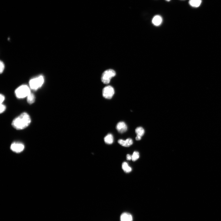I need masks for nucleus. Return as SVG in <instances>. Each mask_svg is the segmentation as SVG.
Instances as JSON below:
<instances>
[{
	"label": "nucleus",
	"mask_w": 221,
	"mask_h": 221,
	"mask_svg": "<svg viewBox=\"0 0 221 221\" xmlns=\"http://www.w3.org/2000/svg\"><path fill=\"white\" fill-rule=\"evenodd\" d=\"M31 122L30 115L27 113L24 112L13 120L12 125L17 130H23L29 126Z\"/></svg>",
	"instance_id": "1"
},
{
	"label": "nucleus",
	"mask_w": 221,
	"mask_h": 221,
	"mask_svg": "<svg viewBox=\"0 0 221 221\" xmlns=\"http://www.w3.org/2000/svg\"><path fill=\"white\" fill-rule=\"evenodd\" d=\"M31 93L30 87L26 85H22L19 86L15 91L16 97L20 99L27 97Z\"/></svg>",
	"instance_id": "2"
},
{
	"label": "nucleus",
	"mask_w": 221,
	"mask_h": 221,
	"mask_svg": "<svg viewBox=\"0 0 221 221\" xmlns=\"http://www.w3.org/2000/svg\"><path fill=\"white\" fill-rule=\"evenodd\" d=\"M44 82V79L42 76H40L31 79L29 81L30 87L31 89L36 91L41 88Z\"/></svg>",
	"instance_id": "3"
},
{
	"label": "nucleus",
	"mask_w": 221,
	"mask_h": 221,
	"mask_svg": "<svg viewBox=\"0 0 221 221\" xmlns=\"http://www.w3.org/2000/svg\"><path fill=\"white\" fill-rule=\"evenodd\" d=\"M116 75V72L114 70L109 69L106 70L104 72L102 75V81L104 84H108L110 83V80Z\"/></svg>",
	"instance_id": "4"
},
{
	"label": "nucleus",
	"mask_w": 221,
	"mask_h": 221,
	"mask_svg": "<svg viewBox=\"0 0 221 221\" xmlns=\"http://www.w3.org/2000/svg\"><path fill=\"white\" fill-rule=\"evenodd\" d=\"M114 93V88L110 86H106L103 89L102 91L103 97L105 98L108 99H111L113 98Z\"/></svg>",
	"instance_id": "5"
},
{
	"label": "nucleus",
	"mask_w": 221,
	"mask_h": 221,
	"mask_svg": "<svg viewBox=\"0 0 221 221\" xmlns=\"http://www.w3.org/2000/svg\"><path fill=\"white\" fill-rule=\"evenodd\" d=\"M25 146L23 144L20 142H14L11 146V149L13 151L16 153L22 152L25 149Z\"/></svg>",
	"instance_id": "6"
},
{
	"label": "nucleus",
	"mask_w": 221,
	"mask_h": 221,
	"mask_svg": "<svg viewBox=\"0 0 221 221\" xmlns=\"http://www.w3.org/2000/svg\"><path fill=\"white\" fill-rule=\"evenodd\" d=\"M116 128L117 131L121 133L126 132L128 129L126 124L123 122H119L117 124Z\"/></svg>",
	"instance_id": "7"
},
{
	"label": "nucleus",
	"mask_w": 221,
	"mask_h": 221,
	"mask_svg": "<svg viewBox=\"0 0 221 221\" xmlns=\"http://www.w3.org/2000/svg\"><path fill=\"white\" fill-rule=\"evenodd\" d=\"M118 142L120 145L126 147L130 146L133 143V141L131 138H128L126 141L121 139L118 141Z\"/></svg>",
	"instance_id": "8"
},
{
	"label": "nucleus",
	"mask_w": 221,
	"mask_h": 221,
	"mask_svg": "<svg viewBox=\"0 0 221 221\" xmlns=\"http://www.w3.org/2000/svg\"><path fill=\"white\" fill-rule=\"evenodd\" d=\"M120 220L121 221H133V217L131 214L125 212L121 215Z\"/></svg>",
	"instance_id": "9"
},
{
	"label": "nucleus",
	"mask_w": 221,
	"mask_h": 221,
	"mask_svg": "<svg viewBox=\"0 0 221 221\" xmlns=\"http://www.w3.org/2000/svg\"><path fill=\"white\" fill-rule=\"evenodd\" d=\"M162 19L159 15L155 16L152 19V23L154 25L158 26L160 25L162 23Z\"/></svg>",
	"instance_id": "10"
},
{
	"label": "nucleus",
	"mask_w": 221,
	"mask_h": 221,
	"mask_svg": "<svg viewBox=\"0 0 221 221\" xmlns=\"http://www.w3.org/2000/svg\"><path fill=\"white\" fill-rule=\"evenodd\" d=\"M114 141L113 137L111 134H109L104 138V141L108 145H111Z\"/></svg>",
	"instance_id": "11"
},
{
	"label": "nucleus",
	"mask_w": 221,
	"mask_h": 221,
	"mask_svg": "<svg viewBox=\"0 0 221 221\" xmlns=\"http://www.w3.org/2000/svg\"><path fill=\"white\" fill-rule=\"evenodd\" d=\"M202 3V0H190L189 3L192 7L198 8L199 7Z\"/></svg>",
	"instance_id": "12"
},
{
	"label": "nucleus",
	"mask_w": 221,
	"mask_h": 221,
	"mask_svg": "<svg viewBox=\"0 0 221 221\" xmlns=\"http://www.w3.org/2000/svg\"><path fill=\"white\" fill-rule=\"evenodd\" d=\"M35 95L31 93L27 97V102L29 104H32L35 102Z\"/></svg>",
	"instance_id": "13"
},
{
	"label": "nucleus",
	"mask_w": 221,
	"mask_h": 221,
	"mask_svg": "<svg viewBox=\"0 0 221 221\" xmlns=\"http://www.w3.org/2000/svg\"><path fill=\"white\" fill-rule=\"evenodd\" d=\"M122 168L123 171L126 173H130L132 170V168L128 165V163L126 162H124L123 163Z\"/></svg>",
	"instance_id": "14"
},
{
	"label": "nucleus",
	"mask_w": 221,
	"mask_h": 221,
	"mask_svg": "<svg viewBox=\"0 0 221 221\" xmlns=\"http://www.w3.org/2000/svg\"><path fill=\"white\" fill-rule=\"evenodd\" d=\"M135 132L137 134V136L141 137L144 135L145 133V130L142 127L137 128L136 129Z\"/></svg>",
	"instance_id": "15"
},
{
	"label": "nucleus",
	"mask_w": 221,
	"mask_h": 221,
	"mask_svg": "<svg viewBox=\"0 0 221 221\" xmlns=\"http://www.w3.org/2000/svg\"><path fill=\"white\" fill-rule=\"evenodd\" d=\"M140 157V154L137 151H134L132 156V160L133 161H135L137 160Z\"/></svg>",
	"instance_id": "16"
},
{
	"label": "nucleus",
	"mask_w": 221,
	"mask_h": 221,
	"mask_svg": "<svg viewBox=\"0 0 221 221\" xmlns=\"http://www.w3.org/2000/svg\"><path fill=\"white\" fill-rule=\"evenodd\" d=\"M6 109V106L3 104H1V109H0V113L1 114L3 113L5 111Z\"/></svg>",
	"instance_id": "17"
},
{
	"label": "nucleus",
	"mask_w": 221,
	"mask_h": 221,
	"mask_svg": "<svg viewBox=\"0 0 221 221\" xmlns=\"http://www.w3.org/2000/svg\"><path fill=\"white\" fill-rule=\"evenodd\" d=\"M5 66L3 62L1 61L0 62V72L1 74L3 72Z\"/></svg>",
	"instance_id": "18"
},
{
	"label": "nucleus",
	"mask_w": 221,
	"mask_h": 221,
	"mask_svg": "<svg viewBox=\"0 0 221 221\" xmlns=\"http://www.w3.org/2000/svg\"><path fill=\"white\" fill-rule=\"evenodd\" d=\"M0 97H1V104H3L5 100V97L2 94H1Z\"/></svg>",
	"instance_id": "19"
},
{
	"label": "nucleus",
	"mask_w": 221,
	"mask_h": 221,
	"mask_svg": "<svg viewBox=\"0 0 221 221\" xmlns=\"http://www.w3.org/2000/svg\"><path fill=\"white\" fill-rule=\"evenodd\" d=\"M127 160H132V156L128 154L127 156Z\"/></svg>",
	"instance_id": "20"
},
{
	"label": "nucleus",
	"mask_w": 221,
	"mask_h": 221,
	"mask_svg": "<svg viewBox=\"0 0 221 221\" xmlns=\"http://www.w3.org/2000/svg\"><path fill=\"white\" fill-rule=\"evenodd\" d=\"M142 137L138 136H137L136 137V141H140L141 140Z\"/></svg>",
	"instance_id": "21"
},
{
	"label": "nucleus",
	"mask_w": 221,
	"mask_h": 221,
	"mask_svg": "<svg viewBox=\"0 0 221 221\" xmlns=\"http://www.w3.org/2000/svg\"><path fill=\"white\" fill-rule=\"evenodd\" d=\"M166 1H171V0H166Z\"/></svg>",
	"instance_id": "22"
}]
</instances>
